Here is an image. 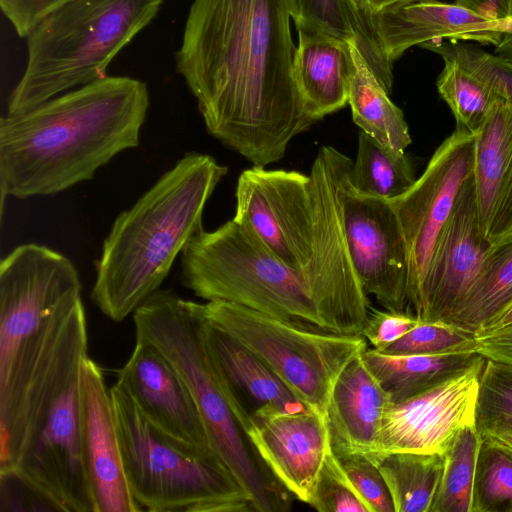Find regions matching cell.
I'll list each match as a JSON object with an SVG mask.
<instances>
[{
	"label": "cell",
	"mask_w": 512,
	"mask_h": 512,
	"mask_svg": "<svg viewBox=\"0 0 512 512\" xmlns=\"http://www.w3.org/2000/svg\"><path fill=\"white\" fill-rule=\"evenodd\" d=\"M290 20V0H194L176 52L208 133L253 166L316 123L294 82Z\"/></svg>",
	"instance_id": "1"
},
{
	"label": "cell",
	"mask_w": 512,
	"mask_h": 512,
	"mask_svg": "<svg viewBox=\"0 0 512 512\" xmlns=\"http://www.w3.org/2000/svg\"><path fill=\"white\" fill-rule=\"evenodd\" d=\"M149 107L144 82L105 76L0 119L1 196L53 195L91 180L138 147Z\"/></svg>",
	"instance_id": "2"
},
{
	"label": "cell",
	"mask_w": 512,
	"mask_h": 512,
	"mask_svg": "<svg viewBox=\"0 0 512 512\" xmlns=\"http://www.w3.org/2000/svg\"><path fill=\"white\" fill-rule=\"evenodd\" d=\"M228 168L188 152L114 220L96 261L91 299L115 322L154 294L202 227L205 205Z\"/></svg>",
	"instance_id": "3"
},
{
	"label": "cell",
	"mask_w": 512,
	"mask_h": 512,
	"mask_svg": "<svg viewBox=\"0 0 512 512\" xmlns=\"http://www.w3.org/2000/svg\"><path fill=\"white\" fill-rule=\"evenodd\" d=\"M82 284L63 254L35 243L0 264V444L12 435L25 399L54 355L79 305Z\"/></svg>",
	"instance_id": "4"
},
{
	"label": "cell",
	"mask_w": 512,
	"mask_h": 512,
	"mask_svg": "<svg viewBox=\"0 0 512 512\" xmlns=\"http://www.w3.org/2000/svg\"><path fill=\"white\" fill-rule=\"evenodd\" d=\"M200 303L159 289L133 313L136 340L155 346L188 387L213 450L245 491L254 511L289 509L288 491L256 453L232 411L210 361Z\"/></svg>",
	"instance_id": "5"
},
{
	"label": "cell",
	"mask_w": 512,
	"mask_h": 512,
	"mask_svg": "<svg viewBox=\"0 0 512 512\" xmlns=\"http://www.w3.org/2000/svg\"><path fill=\"white\" fill-rule=\"evenodd\" d=\"M163 0H68L26 37L27 63L8 99L26 112L99 80L115 56L157 15Z\"/></svg>",
	"instance_id": "6"
},
{
	"label": "cell",
	"mask_w": 512,
	"mask_h": 512,
	"mask_svg": "<svg viewBox=\"0 0 512 512\" xmlns=\"http://www.w3.org/2000/svg\"><path fill=\"white\" fill-rule=\"evenodd\" d=\"M110 395L126 480L141 511H254L248 493L212 447L157 427L117 382Z\"/></svg>",
	"instance_id": "7"
},
{
	"label": "cell",
	"mask_w": 512,
	"mask_h": 512,
	"mask_svg": "<svg viewBox=\"0 0 512 512\" xmlns=\"http://www.w3.org/2000/svg\"><path fill=\"white\" fill-rule=\"evenodd\" d=\"M180 281L207 301L321 327L301 274L234 218L214 231L202 229L188 241L181 253Z\"/></svg>",
	"instance_id": "8"
},
{
	"label": "cell",
	"mask_w": 512,
	"mask_h": 512,
	"mask_svg": "<svg viewBox=\"0 0 512 512\" xmlns=\"http://www.w3.org/2000/svg\"><path fill=\"white\" fill-rule=\"evenodd\" d=\"M88 339L69 342L34 388L13 467L60 512H95L80 444L79 385Z\"/></svg>",
	"instance_id": "9"
},
{
	"label": "cell",
	"mask_w": 512,
	"mask_h": 512,
	"mask_svg": "<svg viewBox=\"0 0 512 512\" xmlns=\"http://www.w3.org/2000/svg\"><path fill=\"white\" fill-rule=\"evenodd\" d=\"M213 325L255 353L308 408L326 418L342 370L367 348L362 335L282 319L225 301L200 304Z\"/></svg>",
	"instance_id": "10"
},
{
	"label": "cell",
	"mask_w": 512,
	"mask_h": 512,
	"mask_svg": "<svg viewBox=\"0 0 512 512\" xmlns=\"http://www.w3.org/2000/svg\"><path fill=\"white\" fill-rule=\"evenodd\" d=\"M351 165L352 160L332 146L317 152L309 174L311 255L301 276L322 328L362 335L371 307L351 260L343 217L344 182Z\"/></svg>",
	"instance_id": "11"
},
{
	"label": "cell",
	"mask_w": 512,
	"mask_h": 512,
	"mask_svg": "<svg viewBox=\"0 0 512 512\" xmlns=\"http://www.w3.org/2000/svg\"><path fill=\"white\" fill-rule=\"evenodd\" d=\"M473 162V133L456 126L413 185L390 200L406 242L409 312L420 321L430 263L458 196L472 175Z\"/></svg>",
	"instance_id": "12"
},
{
	"label": "cell",
	"mask_w": 512,
	"mask_h": 512,
	"mask_svg": "<svg viewBox=\"0 0 512 512\" xmlns=\"http://www.w3.org/2000/svg\"><path fill=\"white\" fill-rule=\"evenodd\" d=\"M234 219L248 226L288 267L302 274L312 247L310 175L252 166L239 175Z\"/></svg>",
	"instance_id": "13"
},
{
	"label": "cell",
	"mask_w": 512,
	"mask_h": 512,
	"mask_svg": "<svg viewBox=\"0 0 512 512\" xmlns=\"http://www.w3.org/2000/svg\"><path fill=\"white\" fill-rule=\"evenodd\" d=\"M348 176L349 171L343 189L344 228L361 286L385 310L410 313L407 249L396 212L390 200L357 192Z\"/></svg>",
	"instance_id": "14"
},
{
	"label": "cell",
	"mask_w": 512,
	"mask_h": 512,
	"mask_svg": "<svg viewBox=\"0 0 512 512\" xmlns=\"http://www.w3.org/2000/svg\"><path fill=\"white\" fill-rule=\"evenodd\" d=\"M482 355L467 369L387 409L381 455L392 452L444 454L458 433L475 424Z\"/></svg>",
	"instance_id": "15"
},
{
	"label": "cell",
	"mask_w": 512,
	"mask_h": 512,
	"mask_svg": "<svg viewBox=\"0 0 512 512\" xmlns=\"http://www.w3.org/2000/svg\"><path fill=\"white\" fill-rule=\"evenodd\" d=\"M245 433L273 477L290 495L309 504L331 451L326 418L310 408L259 409L249 416Z\"/></svg>",
	"instance_id": "16"
},
{
	"label": "cell",
	"mask_w": 512,
	"mask_h": 512,
	"mask_svg": "<svg viewBox=\"0 0 512 512\" xmlns=\"http://www.w3.org/2000/svg\"><path fill=\"white\" fill-rule=\"evenodd\" d=\"M80 444L95 512H140L124 472L115 416L102 368L86 356L79 385Z\"/></svg>",
	"instance_id": "17"
},
{
	"label": "cell",
	"mask_w": 512,
	"mask_h": 512,
	"mask_svg": "<svg viewBox=\"0 0 512 512\" xmlns=\"http://www.w3.org/2000/svg\"><path fill=\"white\" fill-rule=\"evenodd\" d=\"M492 245L481 229L471 175L435 248L425 283L422 322L444 321L456 310Z\"/></svg>",
	"instance_id": "18"
},
{
	"label": "cell",
	"mask_w": 512,
	"mask_h": 512,
	"mask_svg": "<svg viewBox=\"0 0 512 512\" xmlns=\"http://www.w3.org/2000/svg\"><path fill=\"white\" fill-rule=\"evenodd\" d=\"M116 382L157 427L183 441L211 447L188 387L155 346L136 340Z\"/></svg>",
	"instance_id": "19"
},
{
	"label": "cell",
	"mask_w": 512,
	"mask_h": 512,
	"mask_svg": "<svg viewBox=\"0 0 512 512\" xmlns=\"http://www.w3.org/2000/svg\"><path fill=\"white\" fill-rule=\"evenodd\" d=\"M204 339L215 374L244 431L249 416L259 409L298 412L308 408L255 353L205 317Z\"/></svg>",
	"instance_id": "20"
},
{
	"label": "cell",
	"mask_w": 512,
	"mask_h": 512,
	"mask_svg": "<svg viewBox=\"0 0 512 512\" xmlns=\"http://www.w3.org/2000/svg\"><path fill=\"white\" fill-rule=\"evenodd\" d=\"M472 180L485 238L512 235V103L500 98L473 133Z\"/></svg>",
	"instance_id": "21"
},
{
	"label": "cell",
	"mask_w": 512,
	"mask_h": 512,
	"mask_svg": "<svg viewBox=\"0 0 512 512\" xmlns=\"http://www.w3.org/2000/svg\"><path fill=\"white\" fill-rule=\"evenodd\" d=\"M355 357L338 376L328 403L326 421L336 456L358 454L378 464L381 428L392 404L362 359Z\"/></svg>",
	"instance_id": "22"
},
{
	"label": "cell",
	"mask_w": 512,
	"mask_h": 512,
	"mask_svg": "<svg viewBox=\"0 0 512 512\" xmlns=\"http://www.w3.org/2000/svg\"><path fill=\"white\" fill-rule=\"evenodd\" d=\"M381 52L391 65L408 49L431 41L480 42L491 22L455 3L421 0L374 12Z\"/></svg>",
	"instance_id": "23"
},
{
	"label": "cell",
	"mask_w": 512,
	"mask_h": 512,
	"mask_svg": "<svg viewBox=\"0 0 512 512\" xmlns=\"http://www.w3.org/2000/svg\"><path fill=\"white\" fill-rule=\"evenodd\" d=\"M297 32L294 82L305 112L317 122L348 104L350 46L325 34Z\"/></svg>",
	"instance_id": "24"
},
{
	"label": "cell",
	"mask_w": 512,
	"mask_h": 512,
	"mask_svg": "<svg viewBox=\"0 0 512 512\" xmlns=\"http://www.w3.org/2000/svg\"><path fill=\"white\" fill-rule=\"evenodd\" d=\"M361 355L392 404L427 391L467 369L482 356L477 352L394 355L368 347Z\"/></svg>",
	"instance_id": "25"
},
{
	"label": "cell",
	"mask_w": 512,
	"mask_h": 512,
	"mask_svg": "<svg viewBox=\"0 0 512 512\" xmlns=\"http://www.w3.org/2000/svg\"><path fill=\"white\" fill-rule=\"evenodd\" d=\"M349 46L352 69L348 104L354 123L383 147L405 153L412 140L402 110L390 100L356 42H349Z\"/></svg>",
	"instance_id": "26"
},
{
	"label": "cell",
	"mask_w": 512,
	"mask_h": 512,
	"mask_svg": "<svg viewBox=\"0 0 512 512\" xmlns=\"http://www.w3.org/2000/svg\"><path fill=\"white\" fill-rule=\"evenodd\" d=\"M512 305V235L493 244L463 302L443 322L478 335Z\"/></svg>",
	"instance_id": "27"
},
{
	"label": "cell",
	"mask_w": 512,
	"mask_h": 512,
	"mask_svg": "<svg viewBox=\"0 0 512 512\" xmlns=\"http://www.w3.org/2000/svg\"><path fill=\"white\" fill-rule=\"evenodd\" d=\"M395 512H429L444 467L439 453L392 452L378 462Z\"/></svg>",
	"instance_id": "28"
},
{
	"label": "cell",
	"mask_w": 512,
	"mask_h": 512,
	"mask_svg": "<svg viewBox=\"0 0 512 512\" xmlns=\"http://www.w3.org/2000/svg\"><path fill=\"white\" fill-rule=\"evenodd\" d=\"M348 178L357 192L386 200L399 197L416 180L406 153L383 147L363 131L358 135L356 160L352 162Z\"/></svg>",
	"instance_id": "29"
},
{
	"label": "cell",
	"mask_w": 512,
	"mask_h": 512,
	"mask_svg": "<svg viewBox=\"0 0 512 512\" xmlns=\"http://www.w3.org/2000/svg\"><path fill=\"white\" fill-rule=\"evenodd\" d=\"M482 438L475 424L462 429L444 455L440 483L429 512H472Z\"/></svg>",
	"instance_id": "30"
},
{
	"label": "cell",
	"mask_w": 512,
	"mask_h": 512,
	"mask_svg": "<svg viewBox=\"0 0 512 512\" xmlns=\"http://www.w3.org/2000/svg\"><path fill=\"white\" fill-rule=\"evenodd\" d=\"M444 67L436 86L450 108L456 126L474 133L501 98L486 83L450 57H442Z\"/></svg>",
	"instance_id": "31"
},
{
	"label": "cell",
	"mask_w": 512,
	"mask_h": 512,
	"mask_svg": "<svg viewBox=\"0 0 512 512\" xmlns=\"http://www.w3.org/2000/svg\"><path fill=\"white\" fill-rule=\"evenodd\" d=\"M475 427L481 438L512 434V364L485 359L476 399Z\"/></svg>",
	"instance_id": "32"
},
{
	"label": "cell",
	"mask_w": 512,
	"mask_h": 512,
	"mask_svg": "<svg viewBox=\"0 0 512 512\" xmlns=\"http://www.w3.org/2000/svg\"><path fill=\"white\" fill-rule=\"evenodd\" d=\"M472 512H512V454L482 439Z\"/></svg>",
	"instance_id": "33"
},
{
	"label": "cell",
	"mask_w": 512,
	"mask_h": 512,
	"mask_svg": "<svg viewBox=\"0 0 512 512\" xmlns=\"http://www.w3.org/2000/svg\"><path fill=\"white\" fill-rule=\"evenodd\" d=\"M420 47L441 57L456 60L486 83L499 97L512 103V62L491 54L480 46L460 41H431L421 44Z\"/></svg>",
	"instance_id": "34"
},
{
	"label": "cell",
	"mask_w": 512,
	"mask_h": 512,
	"mask_svg": "<svg viewBox=\"0 0 512 512\" xmlns=\"http://www.w3.org/2000/svg\"><path fill=\"white\" fill-rule=\"evenodd\" d=\"M380 352L394 355L476 352V340L473 334L443 321L421 322Z\"/></svg>",
	"instance_id": "35"
},
{
	"label": "cell",
	"mask_w": 512,
	"mask_h": 512,
	"mask_svg": "<svg viewBox=\"0 0 512 512\" xmlns=\"http://www.w3.org/2000/svg\"><path fill=\"white\" fill-rule=\"evenodd\" d=\"M290 13L297 31L320 33L345 42H356L346 0H290Z\"/></svg>",
	"instance_id": "36"
},
{
	"label": "cell",
	"mask_w": 512,
	"mask_h": 512,
	"mask_svg": "<svg viewBox=\"0 0 512 512\" xmlns=\"http://www.w3.org/2000/svg\"><path fill=\"white\" fill-rule=\"evenodd\" d=\"M309 505L319 512H371L332 450L321 468Z\"/></svg>",
	"instance_id": "37"
},
{
	"label": "cell",
	"mask_w": 512,
	"mask_h": 512,
	"mask_svg": "<svg viewBox=\"0 0 512 512\" xmlns=\"http://www.w3.org/2000/svg\"><path fill=\"white\" fill-rule=\"evenodd\" d=\"M356 33V45L380 83L392 92V65L384 58L376 33L374 11L369 0H346Z\"/></svg>",
	"instance_id": "38"
},
{
	"label": "cell",
	"mask_w": 512,
	"mask_h": 512,
	"mask_svg": "<svg viewBox=\"0 0 512 512\" xmlns=\"http://www.w3.org/2000/svg\"><path fill=\"white\" fill-rule=\"evenodd\" d=\"M337 457L354 488L369 506L371 512H395L390 491L377 463L358 454Z\"/></svg>",
	"instance_id": "39"
},
{
	"label": "cell",
	"mask_w": 512,
	"mask_h": 512,
	"mask_svg": "<svg viewBox=\"0 0 512 512\" xmlns=\"http://www.w3.org/2000/svg\"><path fill=\"white\" fill-rule=\"evenodd\" d=\"M60 511L56 504L14 468H0V511Z\"/></svg>",
	"instance_id": "40"
},
{
	"label": "cell",
	"mask_w": 512,
	"mask_h": 512,
	"mask_svg": "<svg viewBox=\"0 0 512 512\" xmlns=\"http://www.w3.org/2000/svg\"><path fill=\"white\" fill-rule=\"evenodd\" d=\"M371 310L362 336L372 345V348L378 351H383L422 322L415 315L407 312L381 311L372 308Z\"/></svg>",
	"instance_id": "41"
},
{
	"label": "cell",
	"mask_w": 512,
	"mask_h": 512,
	"mask_svg": "<svg viewBox=\"0 0 512 512\" xmlns=\"http://www.w3.org/2000/svg\"><path fill=\"white\" fill-rule=\"evenodd\" d=\"M67 1L0 0V6L17 34L26 38L39 22Z\"/></svg>",
	"instance_id": "42"
},
{
	"label": "cell",
	"mask_w": 512,
	"mask_h": 512,
	"mask_svg": "<svg viewBox=\"0 0 512 512\" xmlns=\"http://www.w3.org/2000/svg\"><path fill=\"white\" fill-rule=\"evenodd\" d=\"M481 43L494 45V54L512 62V0H509L508 18L485 32Z\"/></svg>",
	"instance_id": "43"
},
{
	"label": "cell",
	"mask_w": 512,
	"mask_h": 512,
	"mask_svg": "<svg viewBox=\"0 0 512 512\" xmlns=\"http://www.w3.org/2000/svg\"><path fill=\"white\" fill-rule=\"evenodd\" d=\"M454 3L497 24L504 22L509 14V0H455Z\"/></svg>",
	"instance_id": "44"
},
{
	"label": "cell",
	"mask_w": 512,
	"mask_h": 512,
	"mask_svg": "<svg viewBox=\"0 0 512 512\" xmlns=\"http://www.w3.org/2000/svg\"><path fill=\"white\" fill-rule=\"evenodd\" d=\"M512 327V305L489 323L475 338L492 335Z\"/></svg>",
	"instance_id": "45"
},
{
	"label": "cell",
	"mask_w": 512,
	"mask_h": 512,
	"mask_svg": "<svg viewBox=\"0 0 512 512\" xmlns=\"http://www.w3.org/2000/svg\"><path fill=\"white\" fill-rule=\"evenodd\" d=\"M421 0H370V4L374 12L388 9L392 7H398L409 3L417 2Z\"/></svg>",
	"instance_id": "46"
},
{
	"label": "cell",
	"mask_w": 512,
	"mask_h": 512,
	"mask_svg": "<svg viewBox=\"0 0 512 512\" xmlns=\"http://www.w3.org/2000/svg\"><path fill=\"white\" fill-rule=\"evenodd\" d=\"M482 439H487L512 454V434L488 436Z\"/></svg>",
	"instance_id": "47"
},
{
	"label": "cell",
	"mask_w": 512,
	"mask_h": 512,
	"mask_svg": "<svg viewBox=\"0 0 512 512\" xmlns=\"http://www.w3.org/2000/svg\"><path fill=\"white\" fill-rule=\"evenodd\" d=\"M369 2H370V0H369Z\"/></svg>",
	"instance_id": "48"
}]
</instances>
